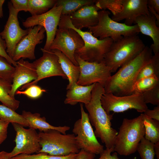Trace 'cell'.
Here are the masks:
<instances>
[{
	"label": "cell",
	"mask_w": 159,
	"mask_h": 159,
	"mask_svg": "<svg viewBox=\"0 0 159 159\" xmlns=\"http://www.w3.org/2000/svg\"><path fill=\"white\" fill-rule=\"evenodd\" d=\"M95 3L94 0H57L56 4L62 8V15H70L82 7Z\"/></svg>",
	"instance_id": "26"
},
{
	"label": "cell",
	"mask_w": 159,
	"mask_h": 159,
	"mask_svg": "<svg viewBox=\"0 0 159 159\" xmlns=\"http://www.w3.org/2000/svg\"><path fill=\"white\" fill-rule=\"evenodd\" d=\"M51 51L58 57L62 70L69 80L66 89L69 90L77 83L80 76V67L79 66L74 65L60 51L56 49Z\"/></svg>",
	"instance_id": "23"
},
{
	"label": "cell",
	"mask_w": 159,
	"mask_h": 159,
	"mask_svg": "<svg viewBox=\"0 0 159 159\" xmlns=\"http://www.w3.org/2000/svg\"><path fill=\"white\" fill-rule=\"evenodd\" d=\"M46 92L45 90L35 85L29 86L24 91H21L18 90L15 92V95H24L30 98L36 99L39 97L43 92Z\"/></svg>",
	"instance_id": "36"
},
{
	"label": "cell",
	"mask_w": 159,
	"mask_h": 159,
	"mask_svg": "<svg viewBox=\"0 0 159 159\" xmlns=\"http://www.w3.org/2000/svg\"><path fill=\"white\" fill-rule=\"evenodd\" d=\"M154 149L157 159H159V142L154 144Z\"/></svg>",
	"instance_id": "45"
},
{
	"label": "cell",
	"mask_w": 159,
	"mask_h": 159,
	"mask_svg": "<svg viewBox=\"0 0 159 159\" xmlns=\"http://www.w3.org/2000/svg\"><path fill=\"white\" fill-rule=\"evenodd\" d=\"M144 101L145 104L150 103L159 105V84L142 94Z\"/></svg>",
	"instance_id": "35"
},
{
	"label": "cell",
	"mask_w": 159,
	"mask_h": 159,
	"mask_svg": "<svg viewBox=\"0 0 159 159\" xmlns=\"http://www.w3.org/2000/svg\"><path fill=\"white\" fill-rule=\"evenodd\" d=\"M95 4L100 10L108 9L114 15L119 12L122 8V0H95Z\"/></svg>",
	"instance_id": "33"
},
{
	"label": "cell",
	"mask_w": 159,
	"mask_h": 159,
	"mask_svg": "<svg viewBox=\"0 0 159 159\" xmlns=\"http://www.w3.org/2000/svg\"><path fill=\"white\" fill-rule=\"evenodd\" d=\"M77 154V153H72L65 156H56L41 152L30 155L21 154L12 157L11 159H76Z\"/></svg>",
	"instance_id": "31"
},
{
	"label": "cell",
	"mask_w": 159,
	"mask_h": 159,
	"mask_svg": "<svg viewBox=\"0 0 159 159\" xmlns=\"http://www.w3.org/2000/svg\"><path fill=\"white\" fill-rule=\"evenodd\" d=\"M62 7L58 5L56 2L54 6L49 10L43 14L31 16L22 22L24 26L27 28L37 25L43 27L46 33V40L42 49L49 50L50 47L55 36L62 15Z\"/></svg>",
	"instance_id": "10"
},
{
	"label": "cell",
	"mask_w": 159,
	"mask_h": 159,
	"mask_svg": "<svg viewBox=\"0 0 159 159\" xmlns=\"http://www.w3.org/2000/svg\"><path fill=\"white\" fill-rule=\"evenodd\" d=\"M38 134L41 149L38 153L63 156L72 153H78L80 150L73 133L63 134L57 130H50L39 132Z\"/></svg>",
	"instance_id": "6"
},
{
	"label": "cell",
	"mask_w": 159,
	"mask_h": 159,
	"mask_svg": "<svg viewBox=\"0 0 159 159\" xmlns=\"http://www.w3.org/2000/svg\"><path fill=\"white\" fill-rule=\"evenodd\" d=\"M153 76L159 77V53L153 55L150 61L142 68L138 74L136 81Z\"/></svg>",
	"instance_id": "29"
},
{
	"label": "cell",
	"mask_w": 159,
	"mask_h": 159,
	"mask_svg": "<svg viewBox=\"0 0 159 159\" xmlns=\"http://www.w3.org/2000/svg\"><path fill=\"white\" fill-rule=\"evenodd\" d=\"M150 47L146 46L138 55L121 66L111 75L104 87L105 93L117 96L132 94L134 85L142 68L151 60L153 55Z\"/></svg>",
	"instance_id": "1"
},
{
	"label": "cell",
	"mask_w": 159,
	"mask_h": 159,
	"mask_svg": "<svg viewBox=\"0 0 159 159\" xmlns=\"http://www.w3.org/2000/svg\"><path fill=\"white\" fill-rule=\"evenodd\" d=\"M15 69L6 59L0 56V78L12 83Z\"/></svg>",
	"instance_id": "34"
},
{
	"label": "cell",
	"mask_w": 159,
	"mask_h": 159,
	"mask_svg": "<svg viewBox=\"0 0 159 159\" xmlns=\"http://www.w3.org/2000/svg\"><path fill=\"white\" fill-rule=\"evenodd\" d=\"M95 83L88 86H82L76 83L67 90L64 103L72 105L79 102L88 104L91 99L92 91Z\"/></svg>",
	"instance_id": "21"
},
{
	"label": "cell",
	"mask_w": 159,
	"mask_h": 159,
	"mask_svg": "<svg viewBox=\"0 0 159 159\" xmlns=\"http://www.w3.org/2000/svg\"><path fill=\"white\" fill-rule=\"evenodd\" d=\"M9 153L4 151L0 152V159H11Z\"/></svg>",
	"instance_id": "44"
},
{
	"label": "cell",
	"mask_w": 159,
	"mask_h": 159,
	"mask_svg": "<svg viewBox=\"0 0 159 159\" xmlns=\"http://www.w3.org/2000/svg\"><path fill=\"white\" fill-rule=\"evenodd\" d=\"M99 10L95 3L85 5L69 15V18L75 28L80 30L88 28L97 24Z\"/></svg>",
	"instance_id": "19"
},
{
	"label": "cell",
	"mask_w": 159,
	"mask_h": 159,
	"mask_svg": "<svg viewBox=\"0 0 159 159\" xmlns=\"http://www.w3.org/2000/svg\"><path fill=\"white\" fill-rule=\"evenodd\" d=\"M145 130L144 138L153 143L159 142V121L148 117L144 113L140 115Z\"/></svg>",
	"instance_id": "24"
},
{
	"label": "cell",
	"mask_w": 159,
	"mask_h": 159,
	"mask_svg": "<svg viewBox=\"0 0 159 159\" xmlns=\"http://www.w3.org/2000/svg\"><path fill=\"white\" fill-rule=\"evenodd\" d=\"M137 151L142 159H154V144L144 137L139 144Z\"/></svg>",
	"instance_id": "32"
},
{
	"label": "cell",
	"mask_w": 159,
	"mask_h": 159,
	"mask_svg": "<svg viewBox=\"0 0 159 159\" xmlns=\"http://www.w3.org/2000/svg\"><path fill=\"white\" fill-rule=\"evenodd\" d=\"M159 84V77L155 76L141 79L135 82L132 94H142Z\"/></svg>",
	"instance_id": "30"
},
{
	"label": "cell",
	"mask_w": 159,
	"mask_h": 159,
	"mask_svg": "<svg viewBox=\"0 0 159 159\" xmlns=\"http://www.w3.org/2000/svg\"><path fill=\"white\" fill-rule=\"evenodd\" d=\"M45 32L44 27L41 25L32 27L28 34L23 37L16 45L12 59L16 62L21 59H35V47L42 43Z\"/></svg>",
	"instance_id": "16"
},
{
	"label": "cell",
	"mask_w": 159,
	"mask_h": 159,
	"mask_svg": "<svg viewBox=\"0 0 159 159\" xmlns=\"http://www.w3.org/2000/svg\"></svg>",
	"instance_id": "47"
},
{
	"label": "cell",
	"mask_w": 159,
	"mask_h": 159,
	"mask_svg": "<svg viewBox=\"0 0 159 159\" xmlns=\"http://www.w3.org/2000/svg\"><path fill=\"white\" fill-rule=\"evenodd\" d=\"M5 1L4 0H0V18H2L3 16L2 6Z\"/></svg>",
	"instance_id": "46"
},
{
	"label": "cell",
	"mask_w": 159,
	"mask_h": 159,
	"mask_svg": "<svg viewBox=\"0 0 159 159\" xmlns=\"http://www.w3.org/2000/svg\"><path fill=\"white\" fill-rule=\"evenodd\" d=\"M59 28H71L75 30L83 39L84 46L76 50L75 53L84 61L89 62H103L106 54L113 42L110 38L100 39L88 31H84L75 28L69 15H61Z\"/></svg>",
	"instance_id": "3"
},
{
	"label": "cell",
	"mask_w": 159,
	"mask_h": 159,
	"mask_svg": "<svg viewBox=\"0 0 159 159\" xmlns=\"http://www.w3.org/2000/svg\"><path fill=\"white\" fill-rule=\"evenodd\" d=\"M9 16L3 30L0 35L5 42L6 52L12 58L15 48L19 41L27 34L31 28L22 29L19 26L18 18V13L14 10L11 1L8 2Z\"/></svg>",
	"instance_id": "15"
},
{
	"label": "cell",
	"mask_w": 159,
	"mask_h": 159,
	"mask_svg": "<svg viewBox=\"0 0 159 159\" xmlns=\"http://www.w3.org/2000/svg\"><path fill=\"white\" fill-rule=\"evenodd\" d=\"M15 11H28V0H11L10 1Z\"/></svg>",
	"instance_id": "37"
},
{
	"label": "cell",
	"mask_w": 159,
	"mask_h": 159,
	"mask_svg": "<svg viewBox=\"0 0 159 159\" xmlns=\"http://www.w3.org/2000/svg\"><path fill=\"white\" fill-rule=\"evenodd\" d=\"M9 123L0 120V145L6 139Z\"/></svg>",
	"instance_id": "40"
},
{
	"label": "cell",
	"mask_w": 159,
	"mask_h": 159,
	"mask_svg": "<svg viewBox=\"0 0 159 159\" xmlns=\"http://www.w3.org/2000/svg\"><path fill=\"white\" fill-rule=\"evenodd\" d=\"M21 115L27 122L29 127L35 130H38L40 132H45L50 130H57L63 134H66V132L69 130V126L56 127L49 123L44 117H41L40 114L38 113H33L29 111L23 110Z\"/></svg>",
	"instance_id": "22"
},
{
	"label": "cell",
	"mask_w": 159,
	"mask_h": 159,
	"mask_svg": "<svg viewBox=\"0 0 159 159\" xmlns=\"http://www.w3.org/2000/svg\"><path fill=\"white\" fill-rule=\"evenodd\" d=\"M147 6L152 7L159 14V0H147Z\"/></svg>",
	"instance_id": "43"
},
{
	"label": "cell",
	"mask_w": 159,
	"mask_h": 159,
	"mask_svg": "<svg viewBox=\"0 0 159 159\" xmlns=\"http://www.w3.org/2000/svg\"><path fill=\"white\" fill-rule=\"evenodd\" d=\"M156 20L155 16L150 13L149 15L138 16L135 22L140 32L150 37L152 39L153 43L150 48L154 54L159 53V28L157 25Z\"/></svg>",
	"instance_id": "20"
},
{
	"label": "cell",
	"mask_w": 159,
	"mask_h": 159,
	"mask_svg": "<svg viewBox=\"0 0 159 159\" xmlns=\"http://www.w3.org/2000/svg\"><path fill=\"white\" fill-rule=\"evenodd\" d=\"M145 134L140 115L132 119L124 118L115 138L114 151L124 156L135 153Z\"/></svg>",
	"instance_id": "5"
},
{
	"label": "cell",
	"mask_w": 159,
	"mask_h": 159,
	"mask_svg": "<svg viewBox=\"0 0 159 159\" xmlns=\"http://www.w3.org/2000/svg\"><path fill=\"white\" fill-rule=\"evenodd\" d=\"M12 82L9 95L15 98L16 91L20 87L37 80V76L33 63L21 59L15 67Z\"/></svg>",
	"instance_id": "18"
},
{
	"label": "cell",
	"mask_w": 159,
	"mask_h": 159,
	"mask_svg": "<svg viewBox=\"0 0 159 159\" xmlns=\"http://www.w3.org/2000/svg\"><path fill=\"white\" fill-rule=\"evenodd\" d=\"M105 93L104 87L95 83L92 91L91 99L85 106L88 112L90 122L95 127L96 137L100 139L106 148H110L114 146L118 132L112 127L113 114H107L102 106L101 98Z\"/></svg>",
	"instance_id": "2"
},
{
	"label": "cell",
	"mask_w": 159,
	"mask_h": 159,
	"mask_svg": "<svg viewBox=\"0 0 159 159\" xmlns=\"http://www.w3.org/2000/svg\"><path fill=\"white\" fill-rule=\"evenodd\" d=\"M0 120L9 123H18L24 127H29L27 122L21 115L3 104H0Z\"/></svg>",
	"instance_id": "27"
},
{
	"label": "cell",
	"mask_w": 159,
	"mask_h": 159,
	"mask_svg": "<svg viewBox=\"0 0 159 159\" xmlns=\"http://www.w3.org/2000/svg\"><path fill=\"white\" fill-rule=\"evenodd\" d=\"M75 59L80 68L77 84L88 86L98 83L104 87L111 76L110 68L103 62H89L84 60L75 53Z\"/></svg>",
	"instance_id": "11"
},
{
	"label": "cell",
	"mask_w": 159,
	"mask_h": 159,
	"mask_svg": "<svg viewBox=\"0 0 159 159\" xmlns=\"http://www.w3.org/2000/svg\"><path fill=\"white\" fill-rule=\"evenodd\" d=\"M16 132L14 140L15 146L9 153L11 158L21 154L27 155L38 153L41 149L39 137L36 130L26 129L16 123H11Z\"/></svg>",
	"instance_id": "12"
},
{
	"label": "cell",
	"mask_w": 159,
	"mask_h": 159,
	"mask_svg": "<svg viewBox=\"0 0 159 159\" xmlns=\"http://www.w3.org/2000/svg\"><path fill=\"white\" fill-rule=\"evenodd\" d=\"M12 83L0 78V101L2 104L15 111L19 107L20 101L9 95Z\"/></svg>",
	"instance_id": "25"
},
{
	"label": "cell",
	"mask_w": 159,
	"mask_h": 159,
	"mask_svg": "<svg viewBox=\"0 0 159 159\" xmlns=\"http://www.w3.org/2000/svg\"><path fill=\"white\" fill-rule=\"evenodd\" d=\"M147 2V0H122L121 10L113 15L111 18L117 22L125 19L126 25L132 26L138 16L150 14Z\"/></svg>",
	"instance_id": "17"
},
{
	"label": "cell",
	"mask_w": 159,
	"mask_h": 159,
	"mask_svg": "<svg viewBox=\"0 0 159 159\" xmlns=\"http://www.w3.org/2000/svg\"><path fill=\"white\" fill-rule=\"evenodd\" d=\"M84 42L79 34L71 28L57 29L49 50H59L75 65L78 66L74 58L76 50L83 47Z\"/></svg>",
	"instance_id": "13"
},
{
	"label": "cell",
	"mask_w": 159,
	"mask_h": 159,
	"mask_svg": "<svg viewBox=\"0 0 159 159\" xmlns=\"http://www.w3.org/2000/svg\"><path fill=\"white\" fill-rule=\"evenodd\" d=\"M102 106L106 112L110 114L123 112L133 109L138 112H144L148 109L144 101L142 94H134L117 96L111 93H105L101 98Z\"/></svg>",
	"instance_id": "9"
},
{
	"label": "cell",
	"mask_w": 159,
	"mask_h": 159,
	"mask_svg": "<svg viewBox=\"0 0 159 159\" xmlns=\"http://www.w3.org/2000/svg\"><path fill=\"white\" fill-rule=\"evenodd\" d=\"M81 118L74 123L72 131L75 135L77 144L80 148L95 154H100L104 146L97 140L90 122L88 114L80 103Z\"/></svg>",
	"instance_id": "8"
},
{
	"label": "cell",
	"mask_w": 159,
	"mask_h": 159,
	"mask_svg": "<svg viewBox=\"0 0 159 159\" xmlns=\"http://www.w3.org/2000/svg\"><path fill=\"white\" fill-rule=\"evenodd\" d=\"M41 50L43 53L42 56L33 62L37 74V80L22 86L20 90L36 85L40 80L47 77L60 76L67 79L62 70L57 56L50 50H44L42 48Z\"/></svg>",
	"instance_id": "14"
},
{
	"label": "cell",
	"mask_w": 159,
	"mask_h": 159,
	"mask_svg": "<svg viewBox=\"0 0 159 159\" xmlns=\"http://www.w3.org/2000/svg\"><path fill=\"white\" fill-rule=\"evenodd\" d=\"M145 46L137 35L123 37L113 42L106 54L103 62L111 73L140 54Z\"/></svg>",
	"instance_id": "4"
},
{
	"label": "cell",
	"mask_w": 159,
	"mask_h": 159,
	"mask_svg": "<svg viewBox=\"0 0 159 159\" xmlns=\"http://www.w3.org/2000/svg\"><path fill=\"white\" fill-rule=\"evenodd\" d=\"M98 14L97 24L88 29L94 36L99 37L100 39L109 37L115 42L123 37L137 35L140 32L136 24L129 26L112 20L108 11L101 10L98 11Z\"/></svg>",
	"instance_id": "7"
},
{
	"label": "cell",
	"mask_w": 159,
	"mask_h": 159,
	"mask_svg": "<svg viewBox=\"0 0 159 159\" xmlns=\"http://www.w3.org/2000/svg\"><path fill=\"white\" fill-rule=\"evenodd\" d=\"M144 113L147 117L159 121V105H157L152 110L148 108Z\"/></svg>",
	"instance_id": "41"
},
{
	"label": "cell",
	"mask_w": 159,
	"mask_h": 159,
	"mask_svg": "<svg viewBox=\"0 0 159 159\" xmlns=\"http://www.w3.org/2000/svg\"><path fill=\"white\" fill-rule=\"evenodd\" d=\"M114 151V146L110 148H106L100 154V158L97 159H120L118 158L117 154L116 153H114L111 155V153Z\"/></svg>",
	"instance_id": "39"
},
{
	"label": "cell",
	"mask_w": 159,
	"mask_h": 159,
	"mask_svg": "<svg viewBox=\"0 0 159 159\" xmlns=\"http://www.w3.org/2000/svg\"><path fill=\"white\" fill-rule=\"evenodd\" d=\"M57 0H28V11L32 16L46 13L55 5Z\"/></svg>",
	"instance_id": "28"
},
{
	"label": "cell",
	"mask_w": 159,
	"mask_h": 159,
	"mask_svg": "<svg viewBox=\"0 0 159 159\" xmlns=\"http://www.w3.org/2000/svg\"><path fill=\"white\" fill-rule=\"evenodd\" d=\"M6 46L5 41L0 35V56L4 58L11 64L15 67L17 62L14 61L6 52Z\"/></svg>",
	"instance_id": "38"
},
{
	"label": "cell",
	"mask_w": 159,
	"mask_h": 159,
	"mask_svg": "<svg viewBox=\"0 0 159 159\" xmlns=\"http://www.w3.org/2000/svg\"><path fill=\"white\" fill-rule=\"evenodd\" d=\"M95 154L81 149L77 153L76 159H94Z\"/></svg>",
	"instance_id": "42"
}]
</instances>
